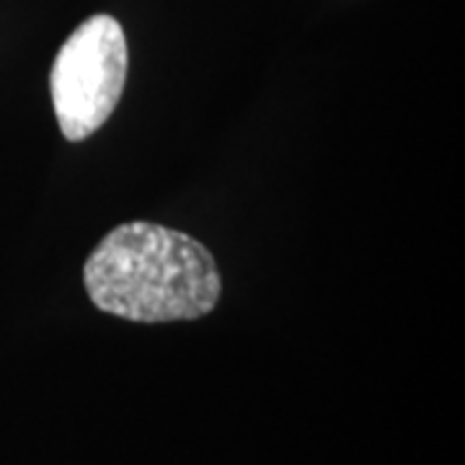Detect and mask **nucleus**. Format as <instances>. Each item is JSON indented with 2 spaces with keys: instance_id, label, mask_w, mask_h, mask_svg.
<instances>
[{
  "instance_id": "1",
  "label": "nucleus",
  "mask_w": 465,
  "mask_h": 465,
  "mask_svg": "<svg viewBox=\"0 0 465 465\" xmlns=\"http://www.w3.org/2000/svg\"><path fill=\"white\" fill-rule=\"evenodd\" d=\"M91 302L134 323H168L207 316L220 300L213 253L186 232L155 223H124L84 266Z\"/></svg>"
},
{
  "instance_id": "2",
  "label": "nucleus",
  "mask_w": 465,
  "mask_h": 465,
  "mask_svg": "<svg viewBox=\"0 0 465 465\" xmlns=\"http://www.w3.org/2000/svg\"><path fill=\"white\" fill-rule=\"evenodd\" d=\"M127 84V39L114 16H91L67 36L50 73L57 124L81 143L112 116Z\"/></svg>"
}]
</instances>
